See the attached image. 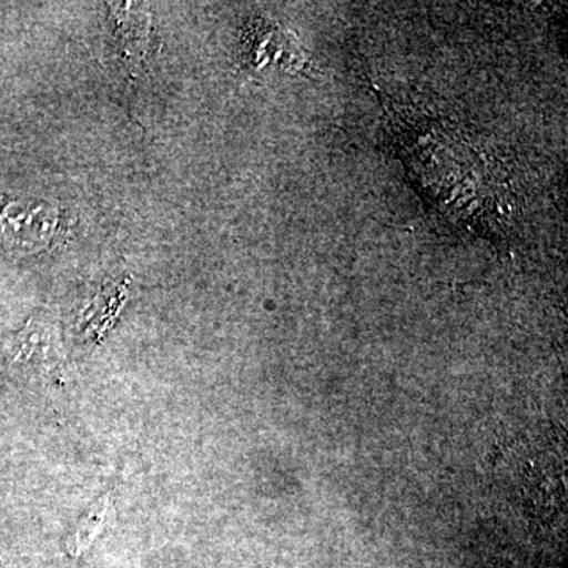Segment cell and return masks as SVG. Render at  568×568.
<instances>
[{
    "instance_id": "obj_2",
    "label": "cell",
    "mask_w": 568,
    "mask_h": 568,
    "mask_svg": "<svg viewBox=\"0 0 568 568\" xmlns=\"http://www.w3.org/2000/svg\"><path fill=\"white\" fill-rule=\"evenodd\" d=\"M51 222L48 209L29 207L22 203L7 205L0 215V242L7 248L31 250L43 244L44 231Z\"/></svg>"
},
{
    "instance_id": "obj_1",
    "label": "cell",
    "mask_w": 568,
    "mask_h": 568,
    "mask_svg": "<svg viewBox=\"0 0 568 568\" xmlns=\"http://www.w3.org/2000/svg\"><path fill=\"white\" fill-rule=\"evenodd\" d=\"M388 114L403 162L437 211L476 230L503 226L508 189L485 153L435 119L402 110Z\"/></svg>"
}]
</instances>
